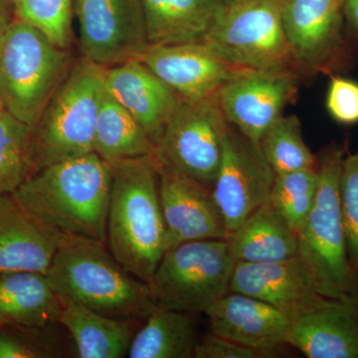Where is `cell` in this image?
<instances>
[{"label": "cell", "mask_w": 358, "mask_h": 358, "mask_svg": "<svg viewBox=\"0 0 358 358\" xmlns=\"http://www.w3.org/2000/svg\"><path fill=\"white\" fill-rule=\"evenodd\" d=\"M110 185V164L94 152L43 167L11 194L46 229L107 246Z\"/></svg>", "instance_id": "obj_1"}, {"label": "cell", "mask_w": 358, "mask_h": 358, "mask_svg": "<svg viewBox=\"0 0 358 358\" xmlns=\"http://www.w3.org/2000/svg\"><path fill=\"white\" fill-rule=\"evenodd\" d=\"M107 246L131 274L150 285L166 253L155 154L110 162Z\"/></svg>", "instance_id": "obj_2"}, {"label": "cell", "mask_w": 358, "mask_h": 358, "mask_svg": "<svg viewBox=\"0 0 358 358\" xmlns=\"http://www.w3.org/2000/svg\"><path fill=\"white\" fill-rule=\"evenodd\" d=\"M46 277L62 306L75 303L115 319L138 320L157 308L150 285L94 240L67 238Z\"/></svg>", "instance_id": "obj_3"}, {"label": "cell", "mask_w": 358, "mask_h": 358, "mask_svg": "<svg viewBox=\"0 0 358 358\" xmlns=\"http://www.w3.org/2000/svg\"><path fill=\"white\" fill-rule=\"evenodd\" d=\"M345 150L329 145L319 157V189L312 210L298 232L299 258L319 294L327 299L357 294V272L348 260L341 210Z\"/></svg>", "instance_id": "obj_4"}, {"label": "cell", "mask_w": 358, "mask_h": 358, "mask_svg": "<svg viewBox=\"0 0 358 358\" xmlns=\"http://www.w3.org/2000/svg\"><path fill=\"white\" fill-rule=\"evenodd\" d=\"M103 70L83 60L70 71L31 129L28 176L56 162L94 152L105 91Z\"/></svg>", "instance_id": "obj_5"}, {"label": "cell", "mask_w": 358, "mask_h": 358, "mask_svg": "<svg viewBox=\"0 0 358 358\" xmlns=\"http://www.w3.org/2000/svg\"><path fill=\"white\" fill-rule=\"evenodd\" d=\"M70 57L41 30L18 18L0 36V100L33 128L69 74Z\"/></svg>", "instance_id": "obj_6"}, {"label": "cell", "mask_w": 358, "mask_h": 358, "mask_svg": "<svg viewBox=\"0 0 358 358\" xmlns=\"http://www.w3.org/2000/svg\"><path fill=\"white\" fill-rule=\"evenodd\" d=\"M235 264L228 240H197L167 250L150 282L157 307L206 313L229 292Z\"/></svg>", "instance_id": "obj_7"}, {"label": "cell", "mask_w": 358, "mask_h": 358, "mask_svg": "<svg viewBox=\"0 0 358 358\" xmlns=\"http://www.w3.org/2000/svg\"><path fill=\"white\" fill-rule=\"evenodd\" d=\"M282 0H249L227 8L206 43L245 71L303 79L282 21Z\"/></svg>", "instance_id": "obj_8"}, {"label": "cell", "mask_w": 358, "mask_h": 358, "mask_svg": "<svg viewBox=\"0 0 358 358\" xmlns=\"http://www.w3.org/2000/svg\"><path fill=\"white\" fill-rule=\"evenodd\" d=\"M227 124L218 93L199 101L179 98L155 145V159L212 188L220 166Z\"/></svg>", "instance_id": "obj_9"}, {"label": "cell", "mask_w": 358, "mask_h": 358, "mask_svg": "<svg viewBox=\"0 0 358 358\" xmlns=\"http://www.w3.org/2000/svg\"><path fill=\"white\" fill-rule=\"evenodd\" d=\"M282 21L301 78L333 75L352 59L341 0H282Z\"/></svg>", "instance_id": "obj_10"}, {"label": "cell", "mask_w": 358, "mask_h": 358, "mask_svg": "<svg viewBox=\"0 0 358 358\" xmlns=\"http://www.w3.org/2000/svg\"><path fill=\"white\" fill-rule=\"evenodd\" d=\"M275 178L260 145L228 122L220 166L211 188L228 238L270 200Z\"/></svg>", "instance_id": "obj_11"}, {"label": "cell", "mask_w": 358, "mask_h": 358, "mask_svg": "<svg viewBox=\"0 0 358 358\" xmlns=\"http://www.w3.org/2000/svg\"><path fill=\"white\" fill-rule=\"evenodd\" d=\"M84 60L102 68L138 59L148 50L141 0H74Z\"/></svg>", "instance_id": "obj_12"}, {"label": "cell", "mask_w": 358, "mask_h": 358, "mask_svg": "<svg viewBox=\"0 0 358 358\" xmlns=\"http://www.w3.org/2000/svg\"><path fill=\"white\" fill-rule=\"evenodd\" d=\"M301 80L289 75L243 71L218 92L225 119L260 145L264 134L298 96Z\"/></svg>", "instance_id": "obj_13"}, {"label": "cell", "mask_w": 358, "mask_h": 358, "mask_svg": "<svg viewBox=\"0 0 358 358\" xmlns=\"http://www.w3.org/2000/svg\"><path fill=\"white\" fill-rule=\"evenodd\" d=\"M157 162L166 252L186 242L227 240V231L211 188Z\"/></svg>", "instance_id": "obj_14"}, {"label": "cell", "mask_w": 358, "mask_h": 358, "mask_svg": "<svg viewBox=\"0 0 358 358\" xmlns=\"http://www.w3.org/2000/svg\"><path fill=\"white\" fill-rule=\"evenodd\" d=\"M180 99L199 101L218 93L245 70L224 60L206 42L150 46L138 58Z\"/></svg>", "instance_id": "obj_15"}, {"label": "cell", "mask_w": 358, "mask_h": 358, "mask_svg": "<svg viewBox=\"0 0 358 358\" xmlns=\"http://www.w3.org/2000/svg\"><path fill=\"white\" fill-rule=\"evenodd\" d=\"M204 315L208 317L211 333L254 350L261 358L274 357L289 345L292 320L253 296L230 292Z\"/></svg>", "instance_id": "obj_16"}, {"label": "cell", "mask_w": 358, "mask_h": 358, "mask_svg": "<svg viewBox=\"0 0 358 358\" xmlns=\"http://www.w3.org/2000/svg\"><path fill=\"white\" fill-rule=\"evenodd\" d=\"M229 292L258 299L291 320L327 299L317 291L299 257L280 262H237L231 275Z\"/></svg>", "instance_id": "obj_17"}, {"label": "cell", "mask_w": 358, "mask_h": 358, "mask_svg": "<svg viewBox=\"0 0 358 358\" xmlns=\"http://www.w3.org/2000/svg\"><path fill=\"white\" fill-rule=\"evenodd\" d=\"M289 345L308 358H358V293L327 298L292 320Z\"/></svg>", "instance_id": "obj_18"}, {"label": "cell", "mask_w": 358, "mask_h": 358, "mask_svg": "<svg viewBox=\"0 0 358 358\" xmlns=\"http://www.w3.org/2000/svg\"><path fill=\"white\" fill-rule=\"evenodd\" d=\"M103 77L107 91L140 122L157 145L179 96L138 59L105 68Z\"/></svg>", "instance_id": "obj_19"}, {"label": "cell", "mask_w": 358, "mask_h": 358, "mask_svg": "<svg viewBox=\"0 0 358 358\" xmlns=\"http://www.w3.org/2000/svg\"><path fill=\"white\" fill-rule=\"evenodd\" d=\"M66 239L30 217L13 194L0 195V273L46 275Z\"/></svg>", "instance_id": "obj_20"}, {"label": "cell", "mask_w": 358, "mask_h": 358, "mask_svg": "<svg viewBox=\"0 0 358 358\" xmlns=\"http://www.w3.org/2000/svg\"><path fill=\"white\" fill-rule=\"evenodd\" d=\"M150 46L200 43L223 20V0H141Z\"/></svg>", "instance_id": "obj_21"}, {"label": "cell", "mask_w": 358, "mask_h": 358, "mask_svg": "<svg viewBox=\"0 0 358 358\" xmlns=\"http://www.w3.org/2000/svg\"><path fill=\"white\" fill-rule=\"evenodd\" d=\"M62 308L46 275L26 271L0 273V327L56 326Z\"/></svg>", "instance_id": "obj_22"}, {"label": "cell", "mask_w": 358, "mask_h": 358, "mask_svg": "<svg viewBox=\"0 0 358 358\" xmlns=\"http://www.w3.org/2000/svg\"><path fill=\"white\" fill-rule=\"evenodd\" d=\"M228 242L236 263L280 262L299 257L298 233L270 201L259 207Z\"/></svg>", "instance_id": "obj_23"}, {"label": "cell", "mask_w": 358, "mask_h": 358, "mask_svg": "<svg viewBox=\"0 0 358 358\" xmlns=\"http://www.w3.org/2000/svg\"><path fill=\"white\" fill-rule=\"evenodd\" d=\"M143 322L115 319L75 303L63 306L59 319L82 358L128 357L131 341Z\"/></svg>", "instance_id": "obj_24"}, {"label": "cell", "mask_w": 358, "mask_h": 358, "mask_svg": "<svg viewBox=\"0 0 358 358\" xmlns=\"http://www.w3.org/2000/svg\"><path fill=\"white\" fill-rule=\"evenodd\" d=\"M94 152L108 164L155 154V145L140 122L105 87L96 119Z\"/></svg>", "instance_id": "obj_25"}, {"label": "cell", "mask_w": 358, "mask_h": 358, "mask_svg": "<svg viewBox=\"0 0 358 358\" xmlns=\"http://www.w3.org/2000/svg\"><path fill=\"white\" fill-rule=\"evenodd\" d=\"M199 341L189 313L157 307L134 336L128 357L192 358Z\"/></svg>", "instance_id": "obj_26"}, {"label": "cell", "mask_w": 358, "mask_h": 358, "mask_svg": "<svg viewBox=\"0 0 358 358\" xmlns=\"http://www.w3.org/2000/svg\"><path fill=\"white\" fill-rule=\"evenodd\" d=\"M260 148L275 176L319 166V157L306 143L296 115H282L264 134Z\"/></svg>", "instance_id": "obj_27"}, {"label": "cell", "mask_w": 358, "mask_h": 358, "mask_svg": "<svg viewBox=\"0 0 358 358\" xmlns=\"http://www.w3.org/2000/svg\"><path fill=\"white\" fill-rule=\"evenodd\" d=\"M30 134L28 124L0 110V195L15 192L28 176Z\"/></svg>", "instance_id": "obj_28"}, {"label": "cell", "mask_w": 358, "mask_h": 358, "mask_svg": "<svg viewBox=\"0 0 358 358\" xmlns=\"http://www.w3.org/2000/svg\"><path fill=\"white\" fill-rule=\"evenodd\" d=\"M317 189V169L279 174L268 201L298 233L312 210Z\"/></svg>", "instance_id": "obj_29"}, {"label": "cell", "mask_w": 358, "mask_h": 358, "mask_svg": "<svg viewBox=\"0 0 358 358\" xmlns=\"http://www.w3.org/2000/svg\"><path fill=\"white\" fill-rule=\"evenodd\" d=\"M18 18L38 28L54 44L69 45L74 0H17Z\"/></svg>", "instance_id": "obj_30"}, {"label": "cell", "mask_w": 358, "mask_h": 358, "mask_svg": "<svg viewBox=\"0 0 358 358\" xmlns=\"http://www.w3.org/2000/svg\"><path fill=\"white\" fill-rule=\"evenodd\" d=\"M341 218L345 228L348 260L355 272L358 271V152L345 157L341 169Z\"/></svg>", "instance_id": "obj_31"}, {"label": "cell", "mask_w": 358, "mask_h": 358, "mask_svg": "<svg viewBox=\"0 0 358 358\" xmlns=\"http://www.w3.org/2000/svg\"><path fill=\"white\" fill-rule=\"evenodd\" d=\"M326 107L334 121L343 124L358 122V83L333 75L327 88Z\"/></svg>", "instance_id": "obj_32"}, {"label": "cell", "mask_w": 358, "mask_h": 358, "mask_svg": "<svg viewBox=\"0 0 358 358\" xmlns=\"http://www.w3.org/2000/svg\"><path fill=\"white\" fill-rule=\"evenodd\" d=\"M61 353L56 343H28L0 331V358L58 357Z\"/></svg>", "instance_id": "obj_33"}, {"label": "cell", "mask_w": 358, "mask_h": 358, "mask_svg": "<svg viewBox=\"0 0 358 358\" xmlns=\"http://www.w3.org/2000/svg\"><path fill=\"white\" fill-rule=\"evenodd\" d=\"M194 357L261 358L254 350L213 333L200 339L195 348Z\"/></svg>", "instance_id": "obj_34"}, {"label": "cell", "mask_w": 358, "mask_h": 358, "mask_svg": "<svg viewBox=\"0 0 358 358\" xmlns=\"http://www.w3.org/2000/svg\"><path fill=\"white\" fill-rule=\"evenodd\" d=\"M343 10L346 28L358 39V0H345Z\"/></svg>", "instance_id": "obj_35"}, {"label": "cell", "mask_w": 358, "mask_h": 358, "mask_svg": "<svg viewBox=\"0 0 358 358\" xmlns=\"http://www.w3.org/2000/svg\"><path fill=\"white\" fill-rule=\"evenodd\" d=\"M8 18H7L6 10L0 4V36L3 34L4 31L7 29L9 25Z\"/></svg>", "instance_id": "obj_36"}, {"label": "cell", "mask_w": 358, "mask_h": 358, "mask_svg": "<svg viewBox=\"0 0 358 358\" xmlns=\"http://www.w3.org/2000/svg\"><path fill=\"white\" fill-rule=\"evenodd\" d=\"M224 3L226 4L227 8L230 7L236 6L238 4L244 3V2L249 1V0H223Z\"/></svg>", "instance_id": "obj_37"}, {"label": "cell", "mask_w": 358, "mask_h": 358, "mask_svg": "<svg viewBox=\"0 0 358 358\" xmlns=\"http://www.w3.org/2000/svg\"><path fill=\"white\" fill-rule=\"evenodd\" d=\"M3 109V106H2L1 100H0V110Z\"/></svg>", "instance_id": "obj_38"}, {"label": "cell", "mask_w": 358, "mask_h": 358, "mask_svg": "<svg viewBox=\"0 0 358 358\" xmlns=\"http://www.w3.org/2000/svg\"><path fill=\"white\" fill-rule=\"evenodd\" d=\"M341 2H343V1H345V0H341Z\"/></svg>", "instance_id": "obj_39"}, {"label": "cell", "mask_w": 358, "mask_h": 358, "mask_svg": "<svg viewBox=\"0 0 358 358\" xmlns=\"http://www.w3.org/2000/svg\"><path fill=\"white\" fill-rule=\"evenodd\" d=\"M16 1H17V0H16Z\"/></svg>", "instance_id": "obj_40"}]
</instances>
